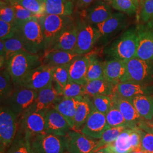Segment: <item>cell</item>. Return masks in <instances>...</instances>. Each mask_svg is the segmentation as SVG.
Segmentation results:
<instances>
[{"label": "cell", "mask_w": 153, "mask_h": 153, "mask_svg": "<svg viewBox=\"0 0 153 153\" xmlns=\"http://www.w3.org/2000/svg\"><path fill=\"white\" fill-rule=\"evenodd\" d=\"M137 47V29L129 28L106 48L104 52L112 59L125 62L135 57Z\"/></svg>", "instance_id": "6da1fadb"}, {"label": "cell", "mask_w": 153, "mask_h": 153, "mask_svg": "<svg viewBox=\"0 0 153 153\" xmlns=\"http://www.w3.org/2000/svg\"><path fill=\"white\" fill-rule=\"evenodd\" d=\"M42 65V60L38 54L20 52L8 61L6 68L16 86L30 71Z\"/></svg>", "instance_id": "7a4b0ae2"}, {"label": "cell", "mask_w": 153, "mask_h": 153, "mask_svg": "<svg viewBox=\"0 0 153 153\" xmlns=\"http://www.w3.org/2000/svg\"><path fill=\"white\" fill-rule=\"evenodd\" d=\"M14 24L17 29L16 33L26 44L29 53L38 54L45 51V41L38 18Z\"/></svg>", "instance_id": "3957f363"}, {"label": "cell", "mask_w": 153, "mask_h": 153, "mask_svg": "<svg viewBox=\"0 0 153 153\" xmlns=\"http://www.w3.org/2000/svg\"><path fill=\"white\" fill-rule=\"evenodd\" d=\"M38 21L44 36L45 51L49 49L61 33L74 22L71 16L49 14L39 17Z\"/></svg>", "instance_id": "277c9868"}, {"label": "cell", "mask_w": 153, "mask_h": 153, "mask_svg": "<svg viewBox=\"0 0 153 153\" xmlns=\"http://www.w3.org/2000/svg\"><path fill=\"white\" fill-rule=\"evenodd\" d=\"M19 118L7 105L0 108V153H5L16 138Z\"/></svg>", "instance_id": "5b68a950"}, {"label": "cell", "mask_w": 153, "mask_h": 153, "mask_svg": "<svg viewBox=\"0 0 153 153\" xmlns=\"http://www.w3.org/2000/svg\"><path fill=\"white\" fill-rule=\"evenodd\" d=\"M33 153H65L66 151V136L48 133H41L30 137Z\"/></svg>", "instance_id": "8992f818"}, {"label": "cell", "mask_w": 153, "mask_h": 153, "mask_svg": "<svg viewBox=\"0 0 153 153\" xmlns=\"http://www.w3.org/2000/svg\"><path fill=\"white\" fill-rule=\"evenodd\" d=\"M126 75L123 82L149 83L153 81V61L134 57L125 61Z\"/></svg>", "instance_id": "52a82bcc"}, {"label": "cell", "mask_w": 153, "mask_h": 153, "mask_svg": "<svg viewBox=\"0 0 153 153\" xmlns=\"http://www.w3.org/2000/svg\"><path fill=\"white\" fill-rule=\"evenodd\" d=\"M77 27V40L75 52L79 55H87L99 40L100 33L97 28L89 24L85 19L78 20Z\"/></svg>", "instance_id": "ba28073f"}, {"label": "cell", "mask_w": 153, "mask_h": 153, "mask_svg": "<svg viewBox=\"0 0 153 153\" xmlns=\"http://www.w3.org/2000/svg\"><path fill=\"white\" fill-rule=\"evenodd\" d=\"M53 81L52 67L42 64L30 71L15 87L39 91Z\"/></svg>", "instance_id": "9c48e42d"}, {"label": "cell", "mask_w": 153, "mask_h": 153, "mask_svg": "<svg viewBox=\"0 0 153 153\" xmlns=\"http://www.w3.org/2000/svg\"><path fill=\"white\" fill-rule=\"evenodd\" d=\"M38 91L21 87H15L7 106L19 118L33 107Z\"/></svg>", "instance_id": "30bf717a"}, {"label": "cell", "mask_w": 153, "mask_h": 153, "mask_svg": "<svg viewBox=\"0 0 153 153\" xmlns=\"http://www.w3.org/2000/svg\"><path fill=\"white\" fill-rule=\"evenodd\" d=\"M46 112L28 111L19 118L18 131L29 137L44 133Z\"/></svg>", "instance_id": "8fae6325"}, {"label": "cell", "mask_w": 153, "mask_h": 153, "mask_svg": "<svg viewBox=\"0 0 153 153\" xmlns=\"http://www.w3.org/2000/svg\"><path fill=\"white\" fill-rule=\"evenodd\" d=\"M66 151L68 153H94L98 140L79 131L71 130L67 136Z\"/></svg>", "instance_id": "7c38bea8"}, {"label": "cell", "mask_w": 153, "mask_h": 153, "mask_svg": "<svg viewBox=\"0 0 153 153\" xmlns=\"http://www.w3.org/2000/svg\"><path fill=\"white\" fill-rule=\"evenodd\" d=\"M113 94L129 99L141 95H153V85L137 82H120L115 85Z\"/></svg>", "instance_id": "4fadbf2b"}, {"label": "cell", "mask_w": 153, "mask_h": 153, "mask_svg": "<svg viewBox=\"0 0 153 153\" xmlns=\"http://www.w3.org/2000/svg\"><path fill=\"white\" fill-rule=\"evenodd\" d=\"M45 121V133L66 136L71 130L65 119L53 108L47 111Z\"/></svg>", "instance_id": "5bb4252c"}, {"label": "cell", "mask_w": 153, "mask_h": 153, "mask_svg": "<svg viewBox=\"0 0 153 153\" xmlns=\"http://www.w3.org/2000/svg\"><path fill=\"white\" fill-rule=\"evenodd\" d=\"M108 128L105 115L94 109L80 132L93 139L99 140Z\"/></svg>", "instance_id": "9a60e30c"}, {"label": "cell", "mask_w": 153, "mask_h": 153, "mask_svg": "<svg viewBox=\"0 0 153 153\" xmlns=\"http://www.w3.org/2000/svg\"><path fill=\"white\" fill-rule=\"evenodd\" d=\"M111 98L112 104L120 111L128 123L129 129H136L143 119L135 108L132 99L124 98L114 94Z\"/></svg>", "instance_id": "2e32d148"}, {"label": "cell", "mask_w": 153, "mask_h": 153, "mask_svg": "<svg viewBox=\"0 0 153 153\" xmlns=\"http://www.w3.org/2000/svg\"><path fill=\"white\" fill-rule=\"evenodd\" d=\"M61 97L62 96L55 88L52 81L47 86L38 91L37 98L29 111L47 112L53 107Z\"/></svg>", "instance_id": "e0dca14e"}, {"label": "cell", "mask_w": 153, "mask_h": 153, "mask_svg": "<svg viewBox=\"0 0 153 153\" xmlns=\"http://www.w3.org/2000/svg\"><path fill=\"white\" fill-rule=\"evenodd\" d=\"M127 18L126 15L121 13H113L104 22L95 27L100 33V39H107L114 35L126 27Z\"/></svg>", "instance_id": "ac0fdd59"}, {"label": "cell", "mask_w": 153, "mask_h": 153, "mask_svg": "<svg viewBox=\"0 0 153 153\" xmlns=\"http://www.w3.org/2000/svg\"><path fill=\"white\" fill-rule=\"evenodd\" d=\"M138 47L135 57L142 60L153 61V32L146 28H138Z\"/></svg>", "instance_id": "d6986e66"}, {"label": "cell", "mask_w": 153, "mask_h": 153, "mask_svg": "<svg viewBox=\"0 0 153 153\" xmlns=\"http://www.w3.org/2000/svg\"><path fill=\"white\" fill-rule=\"evenodd\" d=\"M77 40V27L76 23H72L56 39L53 44L46 51L61 50L75 52ZM45 51V52H46Z\"/></svg>", "instance_id": "ffe728a7"}, {"label": "cell", "mask_w": 153, "mask_h": 153, "mask_svg": "<svg viewBox=\"0 0 153 153\" xmlns=\"http://www.w3.org/2000/svg\"><path fill=\"white\" fill-rule=\"evenodd\" d=\"M89 65V55H82L71 63L69 69V81L85 85L88 81L86 75Z\"/></svg>", "instance_id": "44dd1931"}, {"label": "cell", "mask_w": 153, "mask_h": 153, "mask_svg": "<svg viewBox=\"0 0 153 153\" xmlns=\"http://www.w3.org/2000/svg\"><path fill=\"white\" fill-rule=\"evenodd\" d=\"M111 7L108 4L96 1L86 9L85 19L89 24L95 26L106 21L112 14Z\"/></svg>", "instance_id": "7402d4cb"}, {"label": "cell", "mask_w": 153, "mask_h": 153, "mask_svg": "<svg viewBox=\"0 0 153 153\" xmlns=\"http://www.w3.org/2000/svg\"><path fill=\"white\" fill-rule=\"evenodd\" d=\"M83 97L68 98L61 97L53 107L65 119L71 130H73L74 126V118L76 108Z\"/></svg>", "instance_id": "603a6c76"}, {"label": "cell", "mask_w": 153, "mask_h": 153, "mask_svg": "<svg viewBox=\"0 0 153 153\" xmlns=\"http://www.w3.org/2000/svg\"><path fill=\"white\" fill-rule=\"evenodd\" d=\"M104 78L114 86L124 81L126 75L125 62L117 60H110L103 62Z\"/></svg>", "instance_id": "cb8c5ba5"}, {"label": "cell", "mask_w": 153, "mask_h": 153, "mask_svg": "<svg viewBox=\"0 0 153 153\" xmlns=\"http://www.w3.org/2000/svg\"><path fill=\"white\" fill-rule=\"evenodd\" d=\"M82 55L75 52L61 50H51L44 52L42 64L54 67L71 64L73 61Z\"/></svg>", "instance_id": "d4e9b609"}, {"label": "cell", "mask_w": 153, "mask_h": 153, "mask_svg": "<svg viewBox=\"0 0 153 153\" xmlns=\"http://www.w3.org/2000/svg\"><path fill=\"white\" fill-rule=\"evenodd\" d=\"M44 14L61 16H71L76 7L71 0H42Z\"/></svg>", "instance_id": "484cf974"}, {"label": "cell", "mask_w": 153, "mask_h": 153, "mask_svg": "<svg viewBox=\"0 0 153 153\" xmlns=\"http://www.w3.org/2000/svg\"><path fill=\"white\" fill-rule=\"evenodd\" d=\"M115 86L105 78L88 82L84 86L85 96L93 97L97 95L112 96Z\"/></svg>", "instance_id": "4316f807"}, {"label": "cell", "mask_w": 153, "mask_h": 153, "mask_svg": "<svg viewBox=\"0 0 153 153\" xmlns=\"http://www.w3.org/2000/svg\"><path fill=\"white\" fill-rule=\"evenodd\" d=\"M91 97L85 95L82 98L76 108L73 131L80 132L91 113L94 110Z\"/></svg>", "instance_id": "83f0119b"}, {"label": "cell", "mask_w": 153, "mask_h": 153, "mask_svg": "<svg viewBox=\"0 0 153 153\" xmlns=\"http://www.w3.org/2000/svg\"><path fill=\"white\" fill-rule=\"evenodd\" d=\"M15 86L6 68L1 69L0 100L1 105H7L14 91Z\"/></svg>", "instance_id": "f1b7e54d"}, {"label": "cell", "mask_w": 153, "mask_h": 153, "mask_svg": "<svg viewBox=\"0 0 153 153\" xmlns=\"http://www.w3.org/2000/svg\"><path fill=\"white\" fill-rule=\"evenodd\" d=\"M132 102L143 119L147 121L153 119V95L138 96L132 99Z\"/></svg>", "instance_id": "f546056e"}, {"label": "cell", "mask_w": 153, "mask_h": 153, "mask_svg": "<svg viewBox=\"0 0 153 153\" xmlns=\"http://www.w3.org/2000/svg\"><path fill=\"white\" fill-rule=\"evenodd\" d=\"M131 129H126L121 132L114 142L105 147L111 153H131L133 150L131 146L130 134Z\"/></svg>", "instance_id": "4dcf8cb0"}, {"label": "cell", "mask_w": 153, "mask_h": 153, "mask_svg": "<svg viewBox=\"0 0 153 153\" xmlns=\"http://www.w3.org/2000/svg\"><path fill=\"white\" fill-rule=\"evenodd\" d=\"M4 43L6 65L8 61L17 53L22 51L28 52L26 44L16 33L13 37L4 40Z\"/></svg>", "instance_id": "1f68e13d"}, {"label": "cell", "mask_w": 153, "mask_h": 153, "mask_svg": "<svg viewBox=\"0 0 153 153\" xmlns=\"http://www.w3.org/2000/svg\"><path fill=\"white\" fill-rule=\"evenodd\" d=\"M137 129L141 136V146L148 153H153V127L142 120Z\"/></svg>", "instance_id": "d6a6232c"}, {"label": "cell", "mask_w": 153, "mask_h": 153, "mask_svg": "<svg viewBox=\"0 0 153 153\" xmlns=\"http://www.w3.org/2000/svg\"><path fill=\"white\" fill-rule=\"evenodd\" d=\"M5 153H33L30 137L18 131L16 138Z\"/></svg>", "instance_id": "836d02e7"}, {"label": "cell", "mask_w": 153, "mask_h": 153, "mask_svg": "<svg viewBox=\"0 0 153 153\" xmlns=\"http://www.w3.org/2000/svg\"><path fill=\"white\" fill-rule=\"evenodd\" d=\"M70 64L52 67L53 83L61 95L63 88L68 82H70L69 76Z\"/></svg>", "instance_id": "e575fe53"}, {"label": "cell", "mask_w": 153, "mask_h": 153, "mask_svg": "<svg viewBox=\"0 0 153 153\" xmlns=\"http://www.w3.org/2000/svg\"><path fill=\"white\" fill-rule=\"evenodd\" d=\"M89 55V65L88 67L86 79L88 82L99 79L104 78L103 62L99 60L95 54Z\"/></svg>", "instance_id": "d590c367"}, {"label": "cell", "mask_w": 153, "mask_h": 153, "mask_svg": "<svg viewBox=\"0 0 153 153\" xmlns=\"http://www.w3.org/2000/svg\"><path fill=\"white\" fill-rule=\"evenodd\" d=\"M128 128L126 126H120L108 128L99 140L97 148L95 149V152L100 149L104 148L107 145L114 142L121 132Z\"/></svg>", "instance_id": "8d00e7d4"}, {"label": "cell", "mask_w": 153, "mask_h": 153, "mask_svg": "<svg viewBox=\"0 0 153 153\" xmlns=\"http://www.w3.org/2000/svg\"><path fill=\"white\" fill-rule=\"evenodd\" d=\"M105 118L109 128L126 126L129 129L128 124L123 115L118 108L113 104L105 114Z\"/></svg>", "instance_id": "74e56055"}, {"label": "cell", "mask_w": 153, "mask_h": 153, "mask_svg": "<svg viewBox=\"0 0 153 153\" xmlns=\"http://www.w3.org/2000/svg\"><path fill=\"white\" fill-rule=\"evenodd\" d=\"M10 3H16L40 17L44 14V5L42 0H13Z\"/></svg>", "instance_id": "f35d334b"}, {"label": "cell", "mask_w": 153, "mask_h": 153, "mask_svg": "<svg viewBox=\"0 0 153 153\" xmlns=\"http://www.w3.org/2000/svg\"><path fill=\"white\" fill-rule=\"evenodd\" d=\"M94 109L105 115L112 105L111 96L97 95L91 97Z\"/></svg>", "instance_id": "ab89813d"}, {"label": "cell", "mask_w": 153, "mask_h": 153, "mask_svg": "<svg viewBox=\"0 0 153 153\" xmlns=\"http://www.w3.org/2000/svg\"><path fill=\"white\" fill-rule=\"evenodd\" d=\"M110 4L115 10L129 16L136 14L138 9L132 0H112Z\"/></svg>", "instance_id": "60d3db41"}, {"label": "cell", "mask_w": 153, "mask_h": 153, "mask_svg": "<svg viewBox=\"0 0 153 153\" xmlns=\"http://www.w3.org/2000/svg\"><path fill=\"white\" fill-rule=\"evenodd\" d=\"M84 86L74 82H69L63 88L61 95L64 98H76L85 96Z\"/></svg>", "instance_id": "b9f144b4"}, {"label": "cell", "mask_w": 153, "mask_h": 153, "mask_svg": "<svg viewBox=\"0 0 153 153\" xmlns=\"http://www.w3.org/2000/svg\"><path fill=\"white\" fill-rule=\"evenodd\" d=\"M13 6L15 13V20L13 23H19L29 19L38 18L39 16L28 11L25 8L16 3H9Z\"/></svg>", "instance_id": "7bdbcfd3"}, {"label": "cell", "mask_w": 153, "mask_h": 153, "mask_svg": "<svg viewBox=\"0 0 153 153\" xmlns=\"http://www.w3.org/2000/svg\"><path fill=\"white\" fill-rule=\"evenodd\" d=\"M0 20L9 23H13L15 20V13L13 6L2 1H1Z\"/></svg>", "instance_id": "ee69618b"}, {"label": "cell", "mask_w": 153, "mask_h": 153, "mask_svg": "<svg viewBox=\"0 0 153 153\" xmlns=\"http://www.w3.org/2000/svg\"><path fill=\"white\" fill-rule=\"evenodd\" d=\"M139 17L143 22L148 23L153 19V0H145L141 4Z\"/></svg>", "instance_id": "f6af8a7d"}, {"label": "cell", "mask_w": 153, "mask_h": 153, "mask_svg": "<svg viewBox=\"0 0 153 153\" xmlns=\"http://www.w3.org/2000/svg\"><path fill=\"white\" fill-rule=\"evenodd\" d=\"M16 26L14 23H9L0 20V39L5 40L16 34Z\"/></svg>", "instance_id": "bcb514c9"}, {"label": "cell", "mask_w": 153, "mask_h": 153, "mask_svg": "<svg viewBox=\"0 0 153 153\" xmlns=\"http://www.w3.org/2000/svg\"><path fill=\"white\" fill-rule=\"evenodd\" d=\"M95 0H74V3L76 7L79 10L86 9L93 4Z\"/></svg>", "instance_id": "7dc6e473"}, {"label": "cell", "mask_w": 153, "mask_h": 153, "mask_svg": "<svg viewBox=\"0 0 153 153\" xmlns=\"http://www.w3.org/2000/svg\"><path fill=\"white\" fill-rule=\"evenodd\" d=\"M144 27L149 30H150L151 31L153 32V19L148 22Z\"/></svg>", "instance_id": "c3c4849f"}, {"label": "cell", "mask_w": 153, "mask_h": 153, "mask_svg": "<svg viewBox=\"0 0 153 153\" xmlns=\"http://www.w3.org/2000/svg\"><path fill=\"white\" fill-rule=\"evenodd\" d=\"M131 153H148L146 152V151H145L142 148L141 146L138 147V148L134 149Z\"/></svg>", "instance_id": "681fc988"}, {"label": "cell", "mask_w": 153, "mask_h": 153, "mask_svg": "<svg viewBox=\"0 0 153 153\" xmlns=\"http://www.w3.org/2000/svg\"><path fill=\"white\" fill-rule=\"evenodd\" d=\"M94 153H111L109 151V150L106 148V147H104V148H101L99 150H98V151H97L96 152H95Z\"/></svg>", "instance_id": "f907efd6"}, {"label": "cell", "mask_w": 153, "mask_h": 153, "mask_svg": "<svg viewBox=\"0 0 153 153\" xmlns=\"http://www.w3.org/2000/svg\"><path fill=\"white\" fill-rule=\"evenodd\" d=\"M95 1H99V2H103L105 3H111V2L112 1V0H95Z\"/></svg>", "instance_id": "816d5d0a"}, {"label": "cell", "mask_w": 153, "mask_h": 153, "mask_svg": "<svg viewBox=\"0 0 153 153\" xmlns=\"http://www.w3.org/2000/svg\"><path fill=\"white\" fill-rule=\"evenodd\" d=\"M133 1V2L134 3V4L136 5V6H137V8L138 9V7H139V6H140V1H139V0H132Z\"/></svg>", "instance_id": "f5cc1de1"}, {"label": "cell", "mask_w": 153, "mask_h": 153, "mask_svg": "<svg viewBox=\"0 0 153 153\" xmlns=\"http://www.w3.org/2000/svg\"><path fill=\"white\" fill-rule=\"evenodd\" d=\"M1 1H4V2H7V3H9V2H10L12 0H1Z\"/></svg>", "instance_id": "db71d44e"}, {"label": "cell", "mask_w": 153, "mask_h": 153, "mask_svg": "<svg viewBox=\"0 0 153 153\" xmlns=\"http://www.w3.org/2000/svg\"><path fill=\"white\" fill-rule=\"evenodd\" d=\"M145 0H139V1H140V5H141V4H142V3L143 2V1H144Z\"/></svg>", "instance_id": "11a10c76"}, {"label": "cell", "mask_w": 153, "mask_h": 153, "mask_svg": "<svg viewBox=\"0 0 153 153\" xmlns=\"http://www.w3.org/2000/svg\"><path fill=\"white\" fill-rule=\"evenodd\" d=\"M71 1H73V2H74V0H71Z\"/></svg>", "instance_id": "9f6ffc18"}, {"label": "cell", "mask_w": 153, "mask_h": 153, "mask_svg": "<svg viewBox=\"0 0 153 153\" xmlns=\"http://www.w3.org/2000/svg\"><path fill=\"white\" fill-rule=\"evenodd\" d=\"M65 153H68V152H65Z\"/></svg>", "instance_id": "6f0895ef"}, {"label": "cell", "mask_w": 153, "mask_h": 153, "mask_svg": "<svg viewBox=\"0 0 153 153\" xmlns=\"http://www.w3.org/2000/svg\"><path fill=\"white\" fill-rule=\"evenodd\" d=\"M12 1H13V0H12ZM9 3H10V2H9Z\"/></svg>", "instance_id": "680465c9"}]
</instances>
